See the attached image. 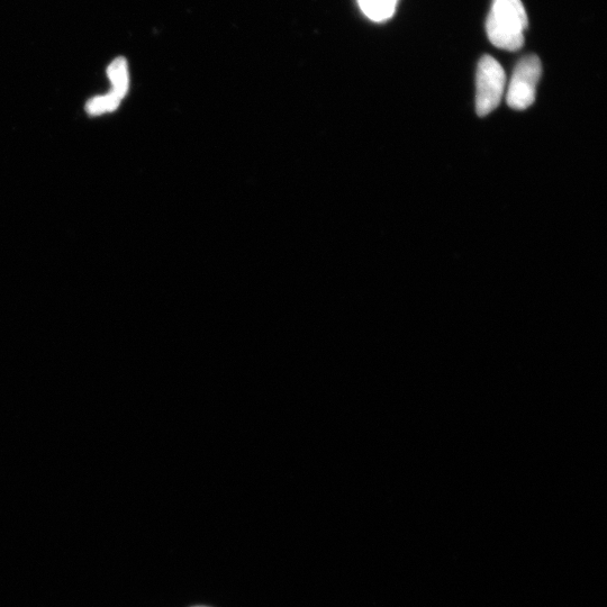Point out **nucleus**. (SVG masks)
<instances>
[{"label":"nucleus","mask_w":607,"mask_h":607,"mask_svg":"<svg viewBox=\"0 0 607 607\" xmlns=\"http://www.w3.org/2000/svg\"><path fill=\"white\" fill-rule=\"evenodd\" d=\"M527 27L528 16L521 0H493L486 31L495 47L507 51L521 49Z\"/></svg>","instance_id":"obj_1"},{"label":"nucleus","mask_w":607,"mask_h":607,"mask_svg":"<svg viewBox=\"0 0 607 607\" xmlns=\"http://www.w3.org/2000/svg\"><path fill=\"white\" fill-rule=\"evenodd\" d=\"M506 86L505 71L493 57L480 59L476 76V112L484 117L496 110Z\"/></svg>","instance_id":"obj_2"},{"label":"nucleus","mask_w":607,"mask_h":607,"mask_svg":"<svg viewBox=\"0 0 607 607\" xmlns=\"http://www.w3.org/2000/svg\"><path fill=\"white\" fill-rule=\"evenodd\" d=\"M542 74L537 56H527L516 65L507 90L506 102L513 110L524 111L536 101L537 86Z\"/></svg>","instance_id":"obj_3"},{"label":"nucleus","mask_w":607,"mask_h":607,"mask_svg":"<svg viewBox=\"0 0 607 607\" xmlns=\"http://www.w3.org/2000/svg\"><path fill=\"white\" fill-rule=\"evenodd\" d=\"M107 76L111 81V94L122 99L128 94L130 88V74L128 62L125 58H116L107 68Z\"/></svg>","instance_id":"obj_4"},{"label":"nucleus","mask_w":607,"mask_h":607,"mask_svg":"<svg viewBox=\"0 0 607 607\" xmlns=\"http://www.w3.org/2000/svg\"><path fill=\"white\" fill-rule=\"evenodd\" d=\"M358 2L362 12L371 21L384 22L394 15L398 0H358Z\"/></svg>","instance_id":"obj_5"},{"label":"nucleus","mask_w":607,"mask_h":607,"mask_svg":"<svg viewBox=\"0 0 607 607\" xmlns=\"http://www.w3.org/2000/svg\"><path fill=\"white\" fill-rule=\"evenodd\" d=\"M121 102V99L108 93L105 96H97L90 99L86 105V110L88 114L93 116L102 115L104 113L116 111Z\"/></svg>","instance_id":"obj_6"},{"label":"nucleus","mask_w":607,"mask_h":607,"mask_svg":"<svg viewBox=\"0 0 607 607\" xmlns=\"http://www.w3.org/2000/svg\"><path fill=\"white\" fill-rule=\"evenodd\" d=\"M194 607H207V606H194Z\"/></svg>","instance_id":"obj_7"}]
</instances>
